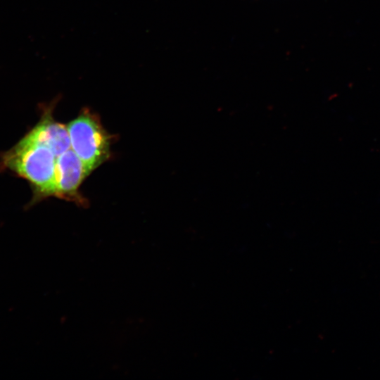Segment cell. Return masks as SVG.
I'll list each match as a JSON object with an SVG mask.
<instances>
[{"mask_svg":"<svg viewBox=\"0 0 380 380\" xmlns=\"http://www.w3.org/2000/svg\"><path fill=\"white\" fill-rule=\"evenodd\" d=\"M56 162L53 151L27 133L2 154L0 167L26 179L31 184L35 201L55 196Z\"/></svg>","mask_w":380,"mask_h":380,"instance_id":"1","label":"cell"},{"mask_svg":"<svg viewBox=\"0 0 380 380\" xmlns=\"http://www.w3.org/2000/svg\"><path fill=\"white\" fill-rule=\"evenodd\" d=\"M67 128L71 149L82 161L89 174L109 158L110 135L103 127L99 117L89 109H83Z\"/></svg>","mask_w":380,"mask_h":380,"instance_id":"2","label":"cell"},{"mask_svg":"<svg viewBox=\"0 0 380 380\" xmlns=\"http://www.w3.org/2000/svg\"><path fill=\"white\" fill-rule=\"evenodd\" d=\"M89 173L80 158L71 149L56 158L55 196L82 203L78 189Z\"/></svg>","mask_w":380,"mask_h":380,"instance_id":"3","label":"cell"},{"mask_svg":"<svg viewBox=\"0 0 380 380\" xmlns=\"http://www.w3.org/2000/svg\"><path fill=\"white\" fill-rule=\"evenodd\" d=\"M54 102L43 109L39 122L28 132L33 138L48 146L57 158L71 148L67 126L53 117Z\"/></svg>","mask_w":380,"mask_h":380,"instance_id":"4","label":"cell"}]
</instances>
